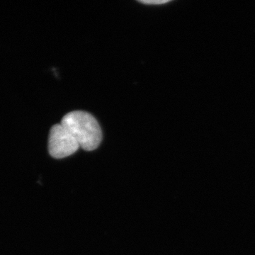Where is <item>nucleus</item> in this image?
<instances>
[{
	"mask_svg": "<svg viewBox=\"0 0 255 255\" xmlns=\"http://www.w3.org/2000/svg\"><path fill=\"white\" fill-rule=\"evenodd\" d=\"M142 4H163L169 2L168 0H146V1H140Z\"/></svg>",
	"mask_w": 255,
	"mask_h": 255,
	"instance_id": "3",
	"label": "nucleus"
},
{
	"mask_svg": "<svg viewBox=\"0 0 255 255\" xmlns=\"http://www.w3.org/2000/svg\"><path fill=\"white\" fill-rule=\"evenodd\" d=\"M60 124L73 135L83 150L92 151L100 145L102 129L91 114L82 111L70 112L63 117Z\"/></svg>",
	"mask_w": 255,
	"mask_h": 255,
	"instance_id": "1",
	"label": "nucleus"
},
{
	"mask_svg": "<svg viewBox=\"0 0 255 255\" xmlns=\"http://www.w3.org/2000/svg\"><path fill=\"white\" fill-rule=\"evenodd\" d=\"M80 145L71 133L61 124H56L50 129L48 151L54 158L61 159L75 153Z\"/></svg>",
	"mask_w": 255,
	"mask_h": 255,
	"instance_id": "2",
	"label": "nucleus"
}]
</instances>
